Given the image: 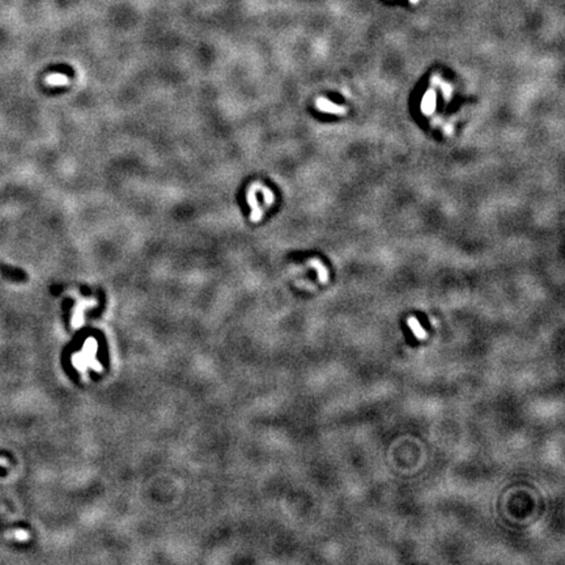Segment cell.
<instances>
[{
  "label": "cell",
  "mask_w": 565,
  "mask_h": 565,
  "mask_svg": "<svg viewBox=\"0 0 565 565\" xmlns=\"http://www.w3.org/2000/svg\"><path fill=\"white\" fill-rule=\"evenodd\" d=\"M315 107H317L318 110L323 111V113H330V114L339 115V117L345 115L348 113L347 107L336 105V103H334L332 101H330V99L327 98H323V97H319V98L315 101Z\"/></svg>",
  "instance_id": "6da1fadb"
},
{
  "label": "cell",
  "mask_w": 565,
  "mask_h": 565,
  "mask_svg": "<svg viewBox=\"0 0 565 565\" xmlns=\"http://www.w3.org/2000/svg\"><path fill=\"white\" fill-rule=\"evenodd\" d=\"M248 200H249V204H250V207H251V210H252L251 216H250L251 221H254V222L259 221V219L263 216V211L260 210V207L258 206V202H256L255 185L250 186V190H249V192H248Z\"/></svg>",
  "instance_id": "7a4b0ae2"
},
{
  "label": "cell",
  "mask_w": 565,
  "mask_h": 565,
  "mask_svg": "<svg viewBox=\"0 0 565 565\" xmlns=\"http://www.w3.org/2000/svg\"><path fill=\"white\" fill-rule=\"evenodd\" d=\"M436 107V93L435 91H428L427 94L424 95L423 102H421V109L425 114H432Z\"/></svg>",
  "instance_id": "3957f363"
},
{
  "label": "cell",
  "mask_w": 565,
  "mask_h": 565,
  "mask_svg": "<svg viewBox=\"0 0 565 565\" xmlns=\"http://www.w3.org/2000/svg\"><path fill=\"white\" fill-rule=\"evenodd\" d=\"M46 83L51 87H62V85L68 84V77L65 75H61V73H54V75H49L46 77Z\"/></svg>",
  "instance_id": "277c9868"
},
{
  "label": "cell",
  "mask_w": 565,
  "mask_h": 565,
  "mask_svg": "<svg viewBox=\"0 0 565 565\" xmlns=\"http://www.w3.org/2000/svg\"><path fill=\"white\" fill-rule=\"evenodd\" d=\"M432 81H433L436 85H439V87H441V89H442V92H443V97H445V99H446V101H449V99L451 98V93H453V89H451L450 84L443 83V81L441 80L439 76H433Z\"/></svg>",
  "instance_id": "5b68a950"
},
{
  "label": "cell",
  "mask_w": 565,
  "mask_h": 565,
  "mask_svg": "<svg viewBox=\"0 0 565 565\" xmlns=\"http://www.w3.org/2000/svg\"><path fill=\"white\" fill-rule=\"evenodd\" d=\"M309 264L310 266H313V267H315L318 271H319V278H321L322 282H327V270H326L325 266H322V264L319 263V260L312 259L309 260Z\"/></svg>",
  "instance_id": "8992f818"
},
{
  "label": "cell",
  "mask_w": 565,
  "mask_h": 565,
  "mask_svg": "<svg viewBox=\"0 0 565 565\" xmlns=\"http://www.w3.org/2000/svg\"><path fill=\"white\" fill-rule=\"evenodd\" d=\"M409 1H411V3H413V4H415V3H417V1H419V0H409Z\"/></svg>",
  "instance_id": "52a82bcc"
}]
</instances>
